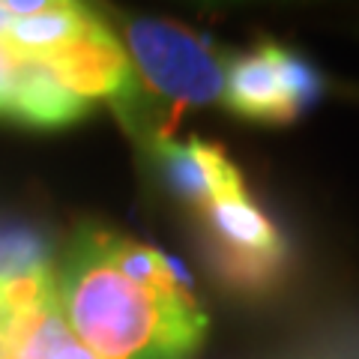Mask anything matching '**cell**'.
<instances>
[{
    "instance_id": "1",
    "label": "cell",
    "mask_w": 359,
    "mask_h": 359,
    "mask_svg": "<svg viewBox=\"0 0 359 359\" xmlns=\"http://www.w3.org/2000/svg\"><path fill=\"white\" fill-rule=\"evenodd\" d=\"M105 237L102 228H81L60 266L57 299L78 341L96 359H192L207 335L195 294L132 282Z\"/></svg>"
},
{
    "instance_id": "2",
    "label": "cell",
    "mask_w": 359,
    "mask_h": 359,
    "mask_svg": "<svg viewBox=\"0 0 359 359\" xmlns=\"http://www.w3.org/2000/svg\"><path fill=\"white\" fill-rule=\"evenodd\" d=\"M204 249L216 276L237 294L261 297L287 273V243L245 189L201 210Z\"/></svg>"
},
{
    "instance_id": "3",
    "label": "cell",
    "mask_w": 359,
    "mask_h": 359,
    "mask_svg": "<svg viewBox=\"0 0 359 359\" xmlns=\"http://www.w3.org/2000/svg\"><path fill=\"white\" fill-rule=\"evenodd\" d=\"M135 66L153 93L183 111L189 105H210L224 96L228 66L219 60L207 39L189 27L162 18H138L126 30Z\"/></svg>"
},
{
    "instance_id": "4",
    "label": "cell",
    "mask_w": 359,
    "mask_h": 359,
    "mask_svg": "<svg viewBox=\"0 0 359 359\" xmlns=\"http://www.w3.org/2000/svg\"><path fill=\"white\" fill-rule=\"evenodd\" d=\"M57 81L81 99L108 96L126 105L135 96V72L120 39L102 18L78 39L39 60Z\"/></svg>"
},
{
    "instance_id": "5",
    "label": "cell",
    "mask_w": 359,
    "mask_h": 359,
    "mask_svg": "<svg viewBox=\"0 0 359 359\" xmlns=\"http://www.w3.org/2000/svg\"><path fill=\"white\" fill-rule=\"evenodd\" d=\"M0 359H96L66 323L57 282L21 309L0 311Z\"/></svg>"
},
{
    "instance_id": "6",
    "label": "cell",
    "mask_w": 359,
    "mask_h": 359,
    "mask_svg": "<svg viewBox=\"0 0 359 359\" xmlns=\"http://www.w3.org/2000/svg\"><path fill=\"white\" fill-rule=\"evenodd\" d=\"M222 102L233 114H240L252 123H269V126H285L294 123L299 114L282 75V45L261 42L255 51L243 54L228 66Z\"/></svg>"
},
{
    "instance_id": "7",
    "label": "cell",
    "mask_w": 359,
    "mask_h": 359,
    "mask_svg": "<svg viewBox=\"0 0 359 359\" xmlns=\"http://www.w3.org/2000/svg\"><path fill=\"white\" fill-rule=\"evenodd\" d=\"M156 156H159L162 174L168 186H171V192L180 201L192 204L198 212L210 201L245 189L240 168L224 156L219 144L201 138H189L177 144L171 138H159L156 141Z\"/></svg>"
},
{
    "instance_id": "8",
    "label": "cell",
    "mask_w": 359,
    "mask_h": 359,
    "mask_svg": "<svg viewBox=\"0 0 359 359\" xmlns=\"http://www.w3.org/2000/svg\"><path fill=\"white\" fill-rule=\"evenodd\" d=\"M90 111V99L75 96L39 60H21L9 117L33 129H63Z\"/></svg>"
},
{
    "instance_id": "9",
    "label": "cell",
    "mask_w": 359,
    "mask_h": 359,
    "mask_svg": "<svg viewBox=\"0 0 359 359\" xmlns=\"http://www.w3.org/2000/svg\"><path fill=\"white\" fill-rule=\"evenodd\" d=\"M96 13L81 4H48L36 15L13 18L0 45L18 60H45L96 25Z\"/></svg>"
},
{
    "instance_id": "10",
    "label": "cell",
    "mask_w": 359,
    "mask_h": 359,
    "mask_svg": "<svg viewBox=\"0 0 359 359\" xmlns=\"http://www.w3.org/2000/svg\"><path fill=\"white\" fill-rule=\"evenodd\" d=\"M282 75H285V87L290 93V102H294L297 114H306L309 108L318 105V99L323 93V78L318 75V69L311 63L282 48Z\"/></svg>"
},
{
    "instance_id": "11",
    "label": "cell",
    "mask_w": 359,
    "mask_h": 359,
    "mask_svg": "<svg viewBox=\"0 0 359 359\" xmlns=\"http://www.w3.org/2000/svg\"><path fill=\"white\" fill-rule=\"evenodd\" d=\"M18 69H21V60L13 57V54L0 45V117H9V108H13Z\"/></svg>"
},
{
    "instance_id": "12",
    "label": "cell",
    "mask_w": 359,
    "mask_h": 359,
    "mask_svg": "<svg viewBox=\"0 0 359 359\" xmlns=\"http://www.w3.org/2000/svg\"><path fill=\"white\" fill-rule=\"evenodd\" d=\"M9 25H13V15L4 9V4H0V39H4V33L9 30Z\"/></svg>"
}]
</instances>
